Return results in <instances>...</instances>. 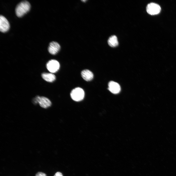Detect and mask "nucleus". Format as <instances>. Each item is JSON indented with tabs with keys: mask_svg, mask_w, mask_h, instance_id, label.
<instances>
[{
	"mask_svg": "<svg viewBox=\"0 0 176 176\" xmlns=\"http://www.w3.org/2000/svg\"><path fill=\"white\" fill-rule=\"evenodd\" d=\"M35 176H47L46 174L44 173L41 172H39L36 174Z\"/></svg>",
	"mask_w": 176,
	"mask_h": 176,
	"instance_id": "obj_12",
	"label": "nucleus"
},
{
	"mask_svg": "<svg viewBox=\"0 0 176 176\" xmlns=\"http://www.w3.org/2000/svg\"><path fill=\"white\" fill-rule=\"evenodd\" d=\"M47 69L52 73L57 72L59 69L60 64L56 60L52 59L49 61L46 64Z\"/></svg>",
	"mask_w": 176,
	"mask_h": 176,
	"instance_id": "obj_4",
	"label": "nucleus"
},
{
	"mask_svg": "<svg viewBox=\"0 0 176 176\" xmlns=\"http://www.w3.org/2000/svg\"><path fill=\"white\" fill-rule=\"evenodd\" d=\"M108 89L111 93L114 94L119 93L121 90V87L117 83L113 81L110 82L108 84Z\"/></svg>",
	"mask_w": 176,
	"mask_h": 176,
	"instance_id": "obj_8",
	"label": "nucleus"
},
{
	"mask_svg": "<svg viewBox=\"0 0 176 176\" xmlns=\"http://www.w3.org/2000/svg\"><path fill=\"white\" fill-rule=\"evenodd\" d=\"M108 42L109 45L112 47L117 46L119 44L117 37L115 35L110 37L108 39Z\"/></svg>",
	"mask_w": 176,
	"mask_h": 176,
	"instance_id": "obj_11",
	"label": "nucleus"
},
{
	"mask_svg": "<svg viewBox=\"0 0 176 176\" xmlns=\"http://www.w3.org/2000/svg\"><path fill=\"white\" fill-rule=\"evenodd\" d=\"M72 99L76 101L82 100L84 97L85 92L84 90L80 87H77L73 89L70 93Z\"/></svg>",
	"mask_w": 176,
	"mask_h": 176,
	"instance_id": "obj_2",
	"label": "nucleus"
},
{
	"mask_svg": "<svg viewBox=\"0 0 176 176\" xmlns=\"http://www.w3.org/2000/svg\"><path fill=\"white\" fill-rule=\"evenodd\" d=\"M10 25L7 19L4 16H0V30L3 33L7 31L9 29Z\"/></svg>",
	"mask_w": 176,
	"mask_h": 176,
	"instance_id": "obj_6",
	"label": "nucleus"
},
{
	"mask_svg": "<svg viewBox=\"0 0 176 176\" xmlns=\"http://www.w3.org/2000/svg\"><path fill=\"white\" fill-rule=\"evenodd\" d=\"M161 8L160 6L155 3H151L148 4L146 7L147 13L151 15H155L160 12Z\"/></svg>",
	"mask_w": 176,
	"mask_h": 176,
	"instance_id": "obj_5",
	"label": "nucleus"
},
{
	"mask_svg": "<svg viewBox=\"0 0 176 176\" xmlns=\"http://www.w3.org/2000/svg\"><path fill=\"white\" fill-rule=\"evenodd\" d=\"M33 101L35 103H38L41 107L44 108H48L51 105L50 100L48 98L43 96H37Z\"/></svg>",
	"mask_w": 176,
	"mask_h": 176,
	"instance_id": "obj_3",
	"label": "nucleus"
},
{
	"mask_svg": "<svg viewBox=\"0 0 176 176\" xmlns=\"http://www.w3.org/2000/svg\"><path fill=\"white\" fill-rule=\"evenodd\" d=\"M54 176H63L62 174L60 172H57Z\"/></svg>",
	"mask_w": 176,
	"mask_h": 176,
	"instance_id": "obj_13",
	"label": "nucleus"
},
{
	"mask_svg": "<svg viewBox=\"0 0 176 176\" xmlns=\"http://www.w3.org/2000/svg\"><path fill=\"white\" fill-rule=\"evenodd\" d=\"M41 76L44 80L49 82H52L56 79L55 75L52 73H43Z\"/></svg>",
	"mask_w": 176,
	"mask_h": 176,
	"instance_id": "obj_10",
	"label": "nucleus"
},
{
	"mask_svg": "<svg viewBox=\"0 0 176 176\" xmlns=\"http://www.w3.org/2000/svg\"><path fill=\"white\" fill-rule=\"evenodd\" d=\"M31 7L29 2L26 0L23 1L19 3L15 8V13L17 16L21 17L30 10Z\"/></svg>",
	"mask_w": 176,
	"mask_h": 176,
	"instance_id": "obj_1",
	"label": "nucleus"
},
{
	"mask_svg": "<svg viewBox=\"0 0 176 176\" xmlns=\"http://www.w3.org/2000/svg\"><path fill=\"white\" fill-rule=\"evenodd\" d=\"M86 1V0H82V1Z\"/></svg>",
	"mask_w": 176,
	"mask_h": 176,
	"instance_id": "obj_14",
	"label": "nucleus"
},
{
	"mask_svg": "<svg viewBox=\"0 0 176 176\" xmlns=\"http://www.w3.org/2000/svg\"><path fill=\"white\" fill-rule=\"evenodd\" d=\"M60 46L57 42L53 41L50 43L48 48L49 52L52 55H55L59 51Z\"/></svg>",
	"mask_w": 176,
	"mask_h": 176,
	"instance_id": "obj_7",
	"label": "nucleus"
},
{
	"mask_svg": "<svg viewBox=\"0 0 176 176\" xmlns=\"http://www.w3.org/2000/svg\"><path fill=\"white\" fill-rule=\"evenodd\" d=\"M81 74L83 78L87 81L91 80L93 78V73L88 69H85L82 71Z\"/></svg>",
	"mask_w": 176,
	"mask_h": 176,
	"instance_id": "obj_9",
	"label": "nucleus"
}]
</instances>
